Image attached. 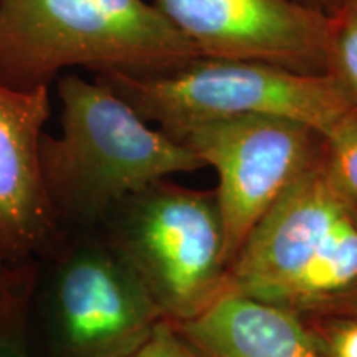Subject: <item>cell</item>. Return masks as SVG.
<instances>
[{
	"mask_svg": "<svg viewBox=\"0 0 357 357\" xmlns=\"http://www.w3.org/2000/svg\"><path fill=\"white\" fill-rule=\"evenodd\" d=\"M197 56L146 0H0V83L17 91L75 66L153 75Z\"/></svg>",
	"mask_w": 357,
	"mask_h": 357,
	"instance_id": "obj_2",
	"label": "cell"
},
{
	"mask_svg": "<svg viewBox=\"0 0 357 357\" xmlns=\"http://www.w3.org/2000/svg\"><path fill=\"white\" fill-rule=\"evenodd\" d=\"M50 113V86L17 91L0 83V253L12 265L37 260L61 236L40 169Z\"/></svg>",
	"mask_w": 357,
	"mask_h": 357,
	"instance_id": "obj_9",
	"label": "cell"
},
{
	"mask_svg": "<svg viewBox=\"0 0 357 357\" xmlns=\"http://www.w3.org/2000/svg\"><path fill=\"white\" fill-rule=\"evenodd\" d=\"M301 318L321 357H357V319L336 314Z\"/></svg>",
	"mask_w": 357,
	"mask_h": 357,
	"instance_id": "obj_14",
	"label": "cell"
},
{
	"mask_svg": "<svg viewBox=\"0 0 357 357\" xmlns=\"http://www.w3.org/2000/svg\"><path fill=\"white\" fill-rule=\"evenodd\" d=\"M318 314H336L357 319V287L329 303Z\"/></svg>",
	"mask_w": 357,
	"mask_h": 357,
	"instance_id": "obj_17",
	"label": "cell"
},
{
	"mask_svg": "<svg viewBox=\"0 0 357 357\" xmlns=\"http://www.w3.org/2000/svg\"><path fill=\"white\" fill-rule=\"evenodd\" d=\"M357 287V213L334 189L324 149L252 230L230 266V293L318 314Z\"/></svg>",
	"mask_w": 357,
	"mask_h": 357,
	"instance_id": "obj_3",
	"label": "cell"
},
{
	"mask_svg": "<svg viewBox=\"0 0 357 357\" xmlns=\"http://www.w3.org/2000/svg\"><path fill=\"white\" fill-rule=\"evenodd\" d=\"M24 265L25 263H22V265H12L0 253V324H2L3 316H6L8 303H10L13 289L17 287V281H19L22 266Z\"/></svg>",
	"mask_w": 357,
	"mask_h": 357,
	"instance_id": "obj_16",
	"label": "cell"
},
{
	"mask_svg": "<svg viewBox=\"0 0 357 357\" xmlns=\"http://www.w3.org/2000/svg\"><path fill=\"white\" fill-rule=\"evenodd\" d=\"M147 123L158 128L240 116H278L321 136L352 106L329 75H306L248 60L197 56L153 75L98 73Z\"/></svg>",
	"mask_w": 357,
	"mask_h": 357,
	"instance_id": "obj_6",
	"label": "cell"
},
{
	"mask_svg": "<svg viewBox=\"0 0 357 357\" xmlns=\"http://www.w3.org/2000/svg\"><path fill=\"white\" fill-rule=\"evenodd\" d=\"M324 166L334 189L357 213V108L346 111L323 134Z\"/></svg>",
	"mask_w": 357,
	"mask_h": 357,
	"instance_id": "obj_12",
	"label": "cell"
},
{
	"mask_svg": "<svg viewBox=\"0 0 357 357\" xmlns=\"http://www.w3.org/2000/svg\"><path fill=\"white\" fill-rule=\"evenodd\" d=\"M33 268L35 260L22 266L19 281L0 324V357H37L26 328V301Z\"/></svg>",
	"mask_w": 357,
	"mask_h": 357,
	"instance_id": "obj_13",
	"label": "cell"
},
{
	"mask_svg": "<svg viewBox=\"0 0 357 357\" xmlns=\"http://www.w3.org/2000/svg\"><path fill=\"white\" fill-rule=\"evenodd\" d=\"M56 93L61 134L43 132L40 169L61 231L101 229L116 205L134 192L205 167L96 79L63 75L56 79Z\"/></svg>",
	"mask_w": 357,
	"mask_h": 357,
	"instance_id": "obj_1",
	"label": "cell"
},
{
	"mask_svg": "<svg viewBox=\"0 0 357 357\" xmlns=\"http://www.w3.org/2000/svg\"><path fill=\"white\" fill-rule=\"evenodd\" d=\"M352 108H357V0L344 2L329 15L328 68Z\"/></svg>",
	"mask_w": 357,
	"mask_h": 357,
	"instance_id": "obj_11",
	"label": "cell"
},
{
	"mask_svg": "<svg viewBox=\"0 0 357 357\" xmlns=\"http://www.w3.org/2000/svg\"><path fill=\"white\" fill-rule=\"evenodd\" d=\"M172 324L204 357H321L300 314L240 293Z\"/></svg>",
	"mask_w": 357,
	"mask_h": 357,
	"instance_id": "obj_10",
	"label": "cell"
},
{
	"mask_svg": "<svg viewBox=\"0 0 357 357\" xmlns=\"http://www.w3.org/2000/svg\"><path fill=\"white\" fill-rule=\"evenodd\" d=\"M162 131L217 171L230 266L252 230L324 149L316 129L278 116L187 123Z\"/></svg>",
	"mask_w": 357,
	"mask_h": 357,
	"instance_id": "obj_7",
	"label": "cell"
},
{
	"mask_svg": "<svg viewBox=\"0 0 357 357\" xmlns=\"http://www.w3.org/2000/svg\"><path fill=\"white\" fill-rule=\"evenodd\" d=\"M200 56L326 75L329 15L300 0H153Z\"/></svg>",
	"mask_w": 357,
	"mask_h": 357,
	"instance_id": "obj_8",
	"label": "cell"
},
{
	"mask_svg": "<svg viewBox=\"0 0 357 357\" xmlns=\"http://www.w3.org/2000/svg\"><path fill=\"white\" fill-rule=\"evenodd\" d=\"M100 230L162 319L195 318L231 291L215 190L162 178L116 205Z\"/></svg>",
	"mask_w": 357,
	"mask_h": 357,
	"instance_id": "obj_5",
	"label": "cell"
},
{
	"mask_svg": "<svg viewBox=\"0 0 357 357\" xmlns=\"http://www.w3.org/2000/svg\"><path fill=\"white\" fill-rule=\"evenodd\" d=\"M342 2H344V0H342Z\"/></svg>",
	"mask_w": 357,
	"mask_h": 357,
	"instance_id": "obj_19",
	"label": "cell"
},
{
	"mask_svg": "<svg viewBox=\"0 0 357 357\" xmlns=\"http://www.w3.org/2000/svg\"><path fill=\"white\" fill-rule=\"evenodd\" d=\"M162 319L102 231H61L35 260L26 328L37 357H128Z\"/></svg>",
	"mask_w": 357,
	"mask_h": 357,
	"instance_id": "obj_4",
	"label": "cell"
},
{
	"mask_svg": "<svg viewBox=\"0 0 357 357\" xmlns=\"http://www.w3.org/2000/svg\"><path fill=\"white\" fill-rule=\"evenodd\" d=\"M300 2L306 3V6L310 7L318 8V10L328 13V15H331V13L341 6L342 0H300Z\"/></svg>",
	"mask_w": 357,
	"mask_h": 357,
	"instance_id": "obj_18",
	"label": "cell"
},
{
	"mask_svg": "<svg viewBox=\"0 0 357 357\" xmlns=\"http://www.w3.org/2000/svg\"><path fill=\"white\" fill-rule=\"evenodd\" d=\"M128 357H204L167 319L154 326L151 336Z\"/></svg>",
	"mask_w": 357,
	"mask_h": 357,
	"instance_id": "obj_15",
	"label": "cell"
}]
</instances>
